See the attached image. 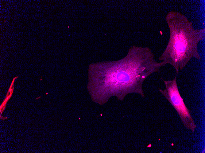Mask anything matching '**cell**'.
Listing matches in <instances>:
<instances>
[{
  "label": "cell",
  "mask_w": 205,
  "mask_h": 153,
  "mask_svg": "<svg viewBox=\"0 0 205 153\" xmlns=\"http://www.w3.org/2000/svg\"><path fill=\"white\" fill-rule=\"evenodd\" d=\"M166 64L157 61L149 48L133 46L123 58L111 64L97 65L90 70L89 85L92 98L102 104L112 96L121 101L132 93L144 97L143 82Z\"/></svg>",
  "instance_id": "6da1fadb"
},
{
  "label": "cell",
  "mask_w": 205,
  "mask_h": 153,
  "mask_svg": "<svg viewBox=\"0 0 205 153\" xmlns=\"http://www.w3.org/2000/svg\"><path fill=\"white\" fill-rule=\"evenodd\" d=\"M165 19L169 27V38L158 59L171 65L178 75L192 58L201 59L198 45L205 38V28L195 29L192 22L177 11L169 12Z\"/></svg>",
  "instance_id": "7a4b0ae2"
},
{
  "label": "cell",
  "mask_w": 205,
  "mask_h": 153,
  "mask_svg": "<svg viewBox=\"0 0 205 153\" xmlns=\"http://www.w3.org/2000/svg\"><path fill=\"white\" fill-rule=\"evenodd\" d=\"M161 79L165 84V89L162 90L159 88V91L175 109L184 126L194 133L197 126L191 116V111L187 107L184 98L179 93L176 76L171 80H165L162 78Z\"/></svg>",
  "instance_id": "3957f363"
}]
</instances>
